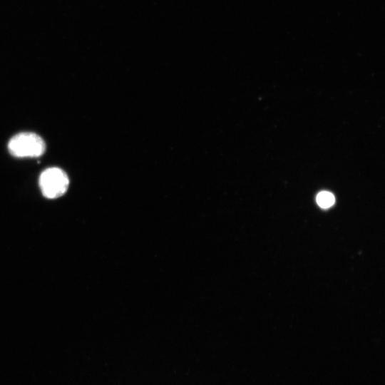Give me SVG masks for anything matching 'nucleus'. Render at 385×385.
Wrapping results in <instances>:
<instances>
[{"label": "nucleus", "instance_id": "1", "mask_svg": "<svg viewBox=\"0 0 385 385\" xmlns=\"http://www.w3.org/2000/svg\"><path fill=\"white\" fill-rule=\"evenodd\" d=\"M9 153L16 158H37L46 150V143L38 134L22 132L13 136L8 143Z\"/></svg>", "mask_w": 385, "mask_h": 385}, {"label": "nucleus", "instance_id": "2", "mask_svg": "<svg viewBox=\"0 0 385 385\" xmlns=\"http://www.w3.org/2000/svg\"><path fill=\"white\" fill-rule=\"evenodd\" d=\"M38 183L44 197L55 199L67 191L69 180L67 174L61 168H49L41 173Z\"/></svg>", "mask_w": 385, "mask_h": 385}, {"label": "nucleus", "instance_id": "3", "mask_svg": "<svg viewBox=\"0 0 385 385\" xmlns=\"http://www.w3.org/2000/svg\"><path fill=\"white\" fill-rule=\"evenodd\" d=\"M317 202L320 207L327 208L334 203V197L329 192L322 191L317 195Z\"/></svg>", "mask_w": 385, "mask_h": 385}]
</instances>
